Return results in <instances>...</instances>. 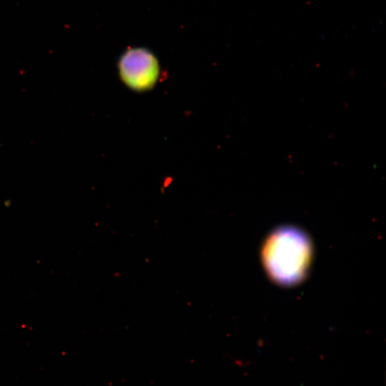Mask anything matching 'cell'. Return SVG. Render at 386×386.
Here are the masks:
<instances>
[{"instance_id":"obj_1","label":"cell","mask_w":386,"mask_h":386,"mask_svg":"<svg viewBox=\"0 0 386 386\" xmlns=\"http://www.w3.org/2000/svg\"><path fill=\"white\" fill-rule=\"evenodd\" d=\"M267 274L278 284L292 285L306 274L312 257V245L301 229L284 226L274 230L262 250Z\"/></svg>"},{"instance_id":"obj_2","label":"cell","mask_w":386,"mask_h":386,"mask_svg":"<svg viewBox=\"0 0 386 386\" xmlns=\"http://www.w3.org/2000/svg\"><path fill=\"white\" fill-rule=\"evenodd\" d=\"M122 79L137 91L151 89L159 76V64L155 56L143 48L127 51L119 61Z\"/></svg>"}]
</instances>
